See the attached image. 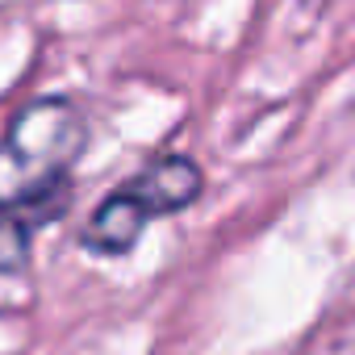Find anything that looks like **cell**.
Returning a JSON list of instances; mask_svg holds the SVG:
<instances>
[{"label": "cell", "mask_w": 355, "mask_h": 355, "mask_svg": "<svg viewBox=\"0 0 355 355\" xmlns=\"http://www.w3.org/2000/svg\"><path fill=\"white\" fill-rule=\"evenodd\" d=\"M88 138L84 113L67 96H38L21 105L0 142V209L21 205L67 180Z\"/></svg>", "instance_id": "obj_1"}, {"label": "cell", "mask_w": 355, "mask_h": 355, "mask_svg": "<svg viewBox=\"0 0 355 355\" xmlns=\"http://www.w3.org/2000/svg\"><path fill=\"white\" fill-rule=\"evenodd\" d=\"M121 189H125V193L142 205V214L155 222V218H167V214L189 209V205L201 197V189H205V171H201V163L189 159V155H159V159H150L142 171H134Z\"/></svg>", "instance_id": "obj_2"}, {"label": "cell", "mask_w": 355, "mask_h": 355, "mask_svg": "<svg viewBox=\"0 0 355 355\" xmlns=\"http://www.w3.org/2000/svg\"><path fill=\"white\" fill-rule=\"evenodd\" d=\"M71 205V180L21 201V205H5L0 209V276H13L30 263V247H34V230L63 218V209Z\"/></svg>", "instance_id": "obj_3"}, {"label": "cell", "mask_w": 355, "mask_h": 355, "mask_svg": "<svg viewBox=\"0 0 355 355\" xmlns=\"http://www.w3.org/2000/svg\"><path fill=\"white\" fill-rule=\"evenodd\" d=\"M146 214H142V205L125 193V189H113L96 209H92V218L84 222V234H80V243L92 251V255H125L134 243H138V234L146 230Z\"/></svg>", "instance_id": "obj_4"}]
</instances>
